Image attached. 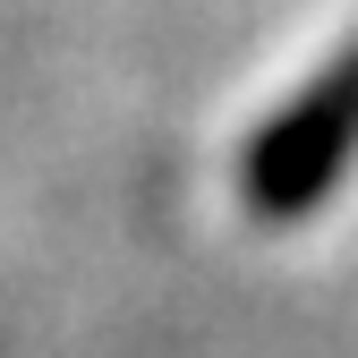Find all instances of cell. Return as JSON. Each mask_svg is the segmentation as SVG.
I'll use <instances>...</instances> for the list:
<instances>
[{"mask_svg":"<svg viewBox=\"0 0 358 358\" xmlns=\"http://www.w3.org/2000/svg\"><path fill=\"white\" fill-rule=\"evenodd\" d=\"M350 154H358V34L324 60L316 85H299V94L256 128L239 188H248V205L264 222H290L350 171Z\"/></svg>","mask_w":358,"mask_h":358,"instance_id":"1","label":"cell"}]
</instances>
